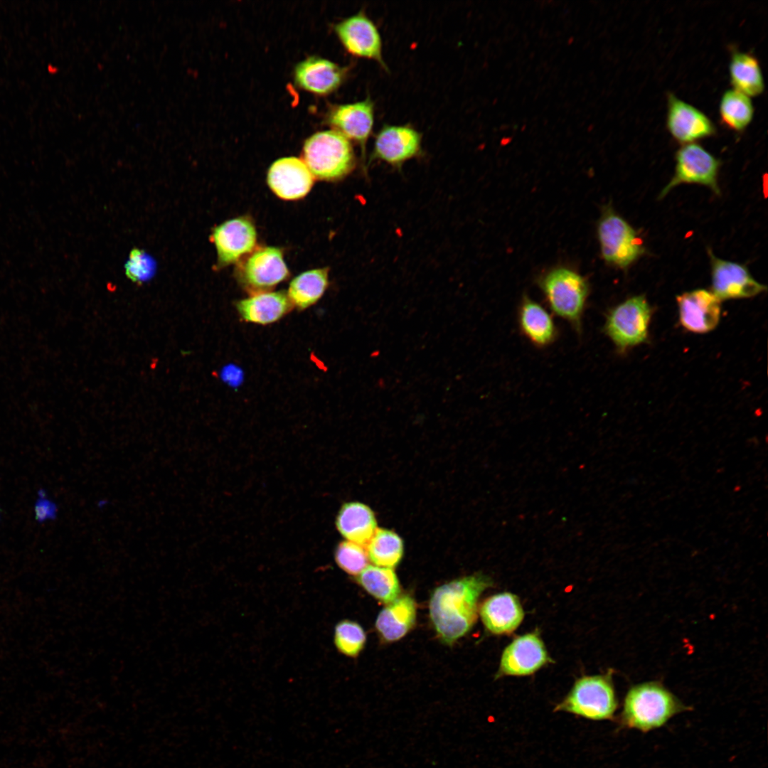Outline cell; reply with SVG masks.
Instances as JSON below:
<instances>
[{
    "label": "cell",
    "instance_id": "1",
    "mask_svg": "<svg viewBox=\"0 0 768 768\" xmlns=\"http://www.w3.org/2000/svg\"><path fill=\"white\" fill-rule=\"evenodd\" d=\"M491 585L489 577L476 574L437 587L430 603V617L443 642L452 644L464 636L476 622L478 601Z\"/></svg>",
    "mask_w": 768,
    "mask_h": 768
},
{
    "label": "cell",
    "instance_id": "2",
    "mask_svg": "<svg viewBox=\"0 0 768 768\" xmlns=\"http://www.w3.org/2000/svg\"><path fill=\"white\" fill-rule=\"evenodd\" d=\"M688 709L660 683L646 682L632 686L626 693L619 723L624 728L648 732Z\"/></svg>",
    "mask_w": 768,
    "mask_h": 768
},
{
    "label": "cell",
    "instance_id": "3",
    "mask_svg": "<svg viewBox=\"0 0 768 768\" xmlns=\"http://www.w3.org/2000/svg\"><path fill=\"white\" fill-rule=\"evenodd\" d=\"M303 161L314 178L338 181L355 169L356 155L351 141L336 130L314 133L303 146Z\"/></svg>",
    "mask_w": 768,
    "mask_h": 768
},
{
    "label": "cell",
    "instance_id": "4",
    "mask_svg": "<svg viewBox=\"0 0 768 768\" xmlns=\"http://www.w3.org/2000/svg\"><path fill=\"white\" fill-rule=\"evenodd\" d=\"M538 285L552 311L580 332L590 290L585 278L570 268L559 267L543 275Z\"/></svg>",
    "mask_w": 768,
    "mask_h": 768
},
{
    "label": "cell",
    "instance_id": "5",
    "mask_svg": "<svg viewBox=\"0 0 768 768\" xmlns=\"http://www.w3.org/2000/svg\"><path fill=\"white\" fill-rule=\"evenodd\" d=\"M597 234L602 257L609 265L626 270L646 253L638 232L611 206L604 208Z\"/></svg>",
    "mask_w": 768,
    "mask_h": 768
},
{
    "label": "cell",
    "instance_id": "6",
    "mask_svg": "<svg viewBox=\"0 0 768 768\" xmlns=\"http://www.w3.org/2000/svg\"><path fill=\"white\" fill-rule=\"evenodd\" d=\"M617 699L611 676L579 678L555 711H564L591 720H612Z\"/></svg>",
    "mask_w": 768,
    "mask_h": 768
},
{
    "label": "cell",
    "instance_id": "7",
    "mask_svg": "<svg viewBox=\"0 0 768 768\" xmlns=\"http://www.w3.org/2000/svg\"><path fill=\"white\" fill-rule=\"evenodd\" d=\"M651 313L644 295L629 297L609 310L604 331L617 351L624 353L647 341Z\"/></svg>",
    "mask_w": 768,
    "mask_h": 768
},
{
    "label": "cell",
    "instance_id": "8",
    "mask_svg": "<svg viewBox=\"0 0 768 768\" xmlns=\"http://www.w3.org/2000/svg\"><path fill=\"white\" fill-rule=\"evenodd\" d=\"M289 274L282 250L272 246L255 249L240 262L235 271L239 284L250 295L272 291Z\"/></svg>",
    "mask_w": 768,
    "mask_h": 768
},
{
    "label": "cell",
    "instance_id": "9",
    "mask_svg": "<svg viewBox=\"0 0 768 768\" xmlns=\"http://www.w3.org/2000/svg\"><path fill=\"white\" fill-rule=\"evenodd\" d=\"M720 161L700 144L695 142L683 144L676 154L675 172L672 178L659 193L664 198L673 188L682 183H696L709 188L720 195L718 173Z\"/></svg>",
    "mask_w": 768,
    "mask_h": 768
},
{
    "label": "cell",
    "instance_id": "10",
    "mask_svg": "<svg viewBox=\"0 0 768 768\" xmlns=\"http://www.w3.org/2000/svg\"><path fill=\"white\" fill-rule=\"evenodd\" d=\"M257 233L247 217L228 220L212 230L210 240L217 253L216 268L240 262L256 247Z\"/></svg>",
    "mask_w": 768,
    "mask_h": 768
},
{
    "label": "cell",
    "instance_id": "11",
    "mask_svg": "<svg viewBox=\"0 0 768 768\" xmlns=\"http://www.w3.org/2000/svg\"><path fill=\"white\" fill-rule=\"evenodd\" d=\"M711 267L712 292L721 301L746 299L766 291L742 264L719 258L708 250Z\"/></svg>",
    "mask_w": 768,
    "mask_h": 768
},
{
    "label": "cell",
    "instance_id": "12",
    "mask_svg": "<svg viewBox=\"0 0 768 768\" xmlns=\"http://www.w3.org/2000/svg\"><path fill=\"white\" fill-rule=\"evenodd\" d=\"M422 134L408 124H384L375 137L370 161L399 169L422 154Z\"/></svg>",
    "mask_w": 768,
    "mask_h": 768
},
{
    "label": "cell",
    "instance_id": "13",
    "mask_svg": "<svg viewBox=\"0 0 768 768\" xmlns=\"http://www.w3.org/2000/svg\"><path fill=\"white\" fill-rule=\"evenodd\" d=\"M336 33L352 55L372 60L388 70L383 55L380 31L365 11L348 16L335 26Z\"/></svg>",
    "mask_w": 768,
    "mask_h": 768
},
{
    "label": "cell",
    "instance_id": "14",
    "mask_svg": "<svg viewBox=\"0 0 768 768\" xmlns=\"http://www.w3.org/2000/svg\"><path fill=\"white\" fill-rule=\"evenodd\" d=\"M667 97L666 127L676 141L695 143L715 134L714 124L704 112L673 93Z\"/></svg>",
    "mask_w": 768,
    "mask_h": 768
},
{
    "label": "cell",
    "instance_id": "15",
    "mask_svg": "<svg viewBox=\"0 0 768 768\" xmlns=\"http://www.w3.org/2000/svg\"><path fill=\"white\" fill-rule=\"evenodd\" d=\"M550 661L538 634L528 633L518 636L505 648L496 676L530 675Z\"/></svg>",
    "mask_w": 768,
    "mask_h": 768
},
{
    "label": "cell",
    "instance_id": "16",
    "mask_svg": "<svg viewBox=\"0 0 768 768\" xmlns=\"http://www.w3.org/2000/svg\"><path fill=\"white\" fill-rule=\"evenodd\" d=\"M679 321L686 330L705 334L715 329L721 314V301L711 292L697 289L676 297Z\"/></svg>",
    "mask_w": 768,
    "mask_h": 768
},
{
    "label": "cell",
    "instance_id": "17",
    "mask_svg": "<svg viewBox=\"0 0 768 768\" xmlns=\"http://www.w3.org/2000/svg\"><path fill=\"white\" fill-rule=\"evenodd\" d=\"M375 119L374 102L370 97L365 100L336 105L329 115V123L350 141L358 143L363 160L366 144L372 134Z\"/></svg>",
    "mask_w": 768,
    "mask_h": 768
},
{
    "label": "cell",
    "instance_id": "18",
    "mask_svg": "<svg viewBox=\"0 0 768 768\" xmlns=\"http://www.w3.org/2000/svg\"><path fill=\"white\" fill-rule=\"evenodd\" d=\"M267 181L278 198L294 201L309 193L314 177L302 159L287 156L272 163L267 171Z\"/></svg>",
    "mask_w": 768,
    "mask_h": 768
},
{
    "label": "cell",
    "instance_id": "19",
    "mask_svg": "<svg viewBox=\"0 0 768 768\" xmlns=\"http://www.w3.org/2000/svg\"><path fill=\"white\" fill-rule=\"evenodd\" d=\"M346 68L321 57L311 56L299 63L294 79L303 89L319 95L336 90L343 81Z\"/></svg>",
    "mask_w": 768,
    "mask_h": 768
},
{
    "label": "cell",
    "instance_id": "20",
    "mask_svg": "<svg viewBox=\"0 0 768 768\" xmlns=\"http://www.w3.org/2000/svg\"><path fill=\"white\" fill-rule=\"evenodd\" d=\"M481 621L494 634H507L521 624L524 612L517 596L510 592L496 594L487 598L479 609Z\"/></svg>",
    "mask_w": 768,
    "mask_h": 768
},
{
    "label": "cell",
    "instance_id": "21",
    "mask_svg": "<svg viewBox=\"0 0 768 768\" xmlns=\"http://www.w3.org/2000/svg\"><path fill=\"white\" fill-rule=\"evenodd\" d=\"M240 318L246 322L267 325L274 323L294 308L287 292L268 291L250 295L235 304Z\"/></svg>",
    "mask_w": 768,
    "mask_h": 768
},
{
    "label": "cell",
    "instance_id": "22",
    "mask_svg": "<svg viewBox=\"0 0 768 768\" xmlns=\"http://www.w3.org/2000/svg\"><path fill=\"white\" fill-rule=\"evenodd\" d=\"M518 319L523 336L535 346L544 348L556 340L558 329L551 314L530 297L523 298Z\"/></svg>",
    "mask_w": 768,
    "mask_h": 768
},
{
    "label": "cell",
    "instance_id": "23",
    "mask_svg": "<svg viewBox=\"0 0 768 768\" xmlns=\"http://www.w3.org/2000/svg\"><path fill=\"white\" fill-rule=\"evenodd\" d=\"M336 526L348 541L366 547L377 529L373 511L359 502L343 504L336 516Z\"/></svg>",
    "mask_w": 768,
    "mask_h": 768
},
{
    "label": "cell",
    "instance_id": "24",
    "mask_svg": "<svg viewBox=\"0 0 768 768\" xmlns=\"http://www.w3.org/2000/svg\"><path fill=\"white\" fill-rule=\"evenodd\" d=\"M416 618V604L414 599L405 594L389 603L378 614L375 627L387 641L400 639L414 626Z\"/></svg>",
    "mask_w": 768,
    "mask_h": 768
},
{
    "label": "cell",
    "instance_id": "25",
    "mask_svg": "<svg viewBox=\"0 0 768 768\" xmlns=\"http://www.w3.org/2000/svg\"><path fill=\"white\" fill-rule=\"evenodd\" d=\"M729 76L733 89L748 97H756L764 92V80L760 63L750 53L732 50Z\"/></svg>",
    "mask_w": 768,
    "mask_h": 768
},
{
    "label": "cell",
    "instance_id": "26",
    "mask_svg": "<svg viewBox=\"0 0 768 768\" xmlns=\"http://www.w3.org/2000/svg\"><path fill=\"white\" fill-rule=\"evenodd\" d=\"M329 286V268H316L300 273L289 285L287 294L294 307L306 309L315 304Z\"/></svg>",
    "mask_w": 768,
    "mask_h": 768
},
{
    "label": "cell",
    "instance_id": "27",
    "mask_svg": "<svg viewBox=\"0 0 768 768\" xmlns=\"http://www.w3.org/2000/svg\"><path fill=\"white\" fill-rule=\"evenodd\" d=\"M754 109L750 97L735 90L725 91L719 103L722 124L727 129L740 132L752 122Z\"/></svg>",
    "mask_w": 768,
    "mask_h": 768
},
{
    "label": "cell",
    "instance_id": "28",
    "mask_svg": "<svg viewBox=\"0 0 768 768\" xmlns=\"http://www.w3.org/2000/svg\"><path fill=\"white\" fill-rule=\"evenodd\" d=\"M358 583L379 601L389 604L400 592L399 580L392 568L368 565L356 577Z\"/></svg>",
    "mask_w": 768,
    "mask_h": 768
},
{
    "label": "cell",
    "instance_id": "29",
    "mask_svg": "<svg viewBox=\"0 0 768 768\" xmlns=\"http://www.w3.org/2000/svg\"><path fill=\"white\" fill-rule=\"evenodd\" d=\"M370 560L376 566L392 568L395 567L403 555V543L395 532L377 528L366 545Z\"/></svg>",
    "mask_w": 768,
    "mask_h": 768
},
{
    "label": "cell",
    "instance_id": "30",
    "mask_svg": "<svg viewBox=\"0 0 768 768\" xmlns=\"http://www.w3.org/2000/svg\"><path fill=\"white\" fill-rule=\"evenodd\" d=\"M334 641L340 653L349 657H356L364 647L366 635L359 624L345 619L336 625Z\"/></svg>",
    "mask_w": 768,
    "mask_h": 768
},
{
    "label": "cell",
    "instance_id": "31",
    "mask_svg": "<svg viewBox=\"0 0 768 768\" xmlns=\"http://www.w3.org/2000/svg\"><path fill=\"white\" fill-rule=\"evenodd\" d=\"M335 560L341 569L351 575H358L368 565V557L364 547L348 540L338 545Z\"/></svg>",
    "mask_w": 768,
    "mask_h": 768
},
{
    "label": "cell",
    "instance_id": "32",
    "mask_svg": "<svg viewBox=\"0 0 768 768\" xmlns=\"http://www.w3.org/2000/svg\"><path fill=\"white\" fill-rule=\"evenodd\" d=\"M156 269V260L146 251L138 247L130 251L124 265L126 276L139 284L151 279Z\"/></svg>",
    "mask_w": 768,
    "mask_h": 768
},
{
    "label": "cell",
    "instance_id": "33",
    "mask_svg": "<svg viewBox=\"0 0 768 768\" xmlns=\"http://www.w3.org/2000/svg\"><path fill=\"white\" fill-rule=\"evenodd\" d=\"M35 517L39 523L55 519L57 516V505L46 498H38L34 506Z\"/></svg>",
    "mask_w": 768,
    "mask_h": 768
}]
</instances>
